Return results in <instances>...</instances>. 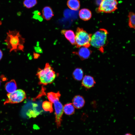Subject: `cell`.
<instances>
[{"instance_id":"52a82bcc","label":"cell","mask_w":135,"mask_h":135,"mask_svg":"<svg viewBox=\"0 0 135 135\" xmlns=\"http://www.w3.org/2000/svg\"><path fill=\"white\" fill-rule=\"evenodd\" d=\"M26 98L25 92L21 89L16 90L14 92L7 94V98L4 104H16L22 102Z\"/></svg>"},{"instance_id":"d4e9b609","label":"cell","mask_w":135,"mask_h":135,"mask_svg":"<svg viewBox=\"0 0 135 135\" xmlns=\"http://www.w3.org/2000/svg\"></svg>"},{"instance_id":"ffe728a7","label":"cell","mask_w":135,"mask_h":135,"mask_svg":"<svg viewBox=\"0 0 135 135\" xmlns=\"http://www.w3.org/2000/svg\"><path fill=\"white\" fill-rule=\"evenodd\" d=\"M37 0H24L23 2V5L26 8H31L37 4Z\"/></svg>"},{"instance_id":"9c48e42d","label":"cell","mask_w":135,"mask_h":135,"mask_svg":"<svg viewBox=\"0 0 135 135\" xmlns=\"http://www.w3.org/2000/svg\"><path fill=\"white\" fill-rule=\"evenodd\" d=\"M92 51L88 48L85 47L81 48L77 52L73 53L78 55L81 59L83 60L88 58L91 54Z\"/></svg>"},{"instance_id":"d6986e66","label":"cell","mask_w":135,"mask_h":135,"mask_svg":"<svg viewBox=\"0 0 135 135\" xmlns=\"http://www.w3.org/2000/svg\"><path fill=\"white\" fill-rule=\"evenodd\" d=\"M135 14L132 12H130L128 16V25L131 28H135Z\"/></svg>"},{"instance_id":"e0dca14e","label":"cell","mask_w":135,"mask_h":135,"mask_svg":"<svg viewBox=\"0 0 135 135\" xmlns=\"http://www.w3.org/2000/svg\"><path fill=\"white\" fill-rule=\"evenodd\" d=\"M63 112L65 114L71 115L73 114L75 112L74 107L72 103H68L63 106Z\"/></svg>"},{"instance_id":"2e32d148","label":"cell","mask_w":135,"mask_h":135,"mask_svg":"<svg viewBox=\"0 0 135 135\" xmlns=\"http://www.w3.org/2000/svg\"><path fill=\"white\" fill-rule=\"evenodd\" d=\"M83 74L84 72L80 68L75 69L72 73L74 78L75 80L78 81L82 80L83 77Z\"/></svg>"},{"instance_id":"7402d4cb","label":"cell","mask_w":135,"mask_h":135,"mask_svg":"<svg viewBox=\"0 0 135 135\" xmlns=\"http://www.w3.org/2000/svg\"><path fill=\"white\" fill-rule=\"evenodd\" d=\"M34 58L35 59H36L38 58L40 56L39 54L34 53Z\"/></svg>"},{"instance_id":"277c9868","label":"cell","mask_w":135,"mask_h":135,"mask_svg":"<svg viewBox=\"0 0 135 135\" xmlns=\"http://www.w3.org/2000/svg\"><path fill=\"white\" fill-rule=\"evenodd\" d=\"M92 34H88L82 28H77L75 35V45L79 48L83 46L88 48L90 46Z\"/></svg>"},{"instance_id":"8992f818","label":"cell","mask_w":135,"mask_h":135,"mask_svg":"<svg viewBox=\"0 0 135 135\" xmlns=\"http://www.w3.org/2000/svg\"><path fill=\"white\" fill-rule=\"evenodd\" d=\"M117 0H102L96 10L98 12L110 13L118 9Z\"/></svg>"},{"instance_id":"ba28073f","label":"cell","mask_w":135,"mask_h":135,"mask_svg":"<svg viewBox=\"0 0 135 135\" xmlns=\"http://www.w3.org/2000/svg\"><path fill=\"white\" fill-rule=\"evenodd\" d=\"M96 83L94 78L90 75H85L83 77L81 83L82 86L88 89L92 88Z\"/></svg>"},{"instance_id":"5b68a950","label":"cell","mask_w":135,"mask_h":135,"mask_svg":"<svg viewBox=\"0 0 135 135\" xmlns=\"http://www.w3.org/2000/svg\"><path fill=\"white\" fill-rule=\"evenodd\" d=\"M60 96V93H59L50 101L54 104L55 110V122L58 128L61 126L64 112L63 106L59 101Z\"/></svg>"},{"instance_id":"7c38bea8","label":"cell","mask_w":135,"mask_h":135,"mask_svg":"<svg viewBox=\"0 0 135 135\" xmlns=\"http://www.w3.org/2000/svg\"><path fill=\"white\" fill-rule=\"evenodd\" d=\"M80 18L84 21H87L90 20L92 16L91 11L89 9L84 8L80 10L79 13Z\"/></svg>"},{"instance_id":"6da1fadb","label":"cell","mask_w":135,"mask_h":135,"mask_svg":"<svg viewBox=\"0 0 135 135\" xmlns=\"http://www.w3.org/2000/svg\"><path fill=\"white\" fill-rule=\"evenodd\" d=\"M7 47L10 52L18 51H23L25 39L19 32L16 30H9L5 40Z\"/></svg>"},{"instance_id":"5bb4252c","label":"cell","mask_w":135,"mask_h":135,"mask_svg":"<svg viewBox=\"0 0 135 135\" xmlns=\"http://www.w3.org/2000/svg\"><path fill=\"white\" fill-rule=\"evenodd\" d=\"M17 85L15 81L14 80L6 82L5 85V88L8 93L12 92L16 90Z\"/></svg>"},{"instance_id":"7a4b0ae2","label":"cell","mask_w":135,"mask_h":135,"mask_svg":"<svg viewBox=\"0 0 135 135\" xmlns=\"http://www.w3.org/2000/svg\"><path fill=\"white\" fill-rule=\"evenodd\" d=\"M58 74L48 63L46 64L44 69L38 68L36 74L39 80V84L43 85L52 83Z\"/></svg>"},{"instance_id":"44dd1931","label":"cell","mask_w":135,"mask_h":135,"mask_svg":"<svg viewBox=\"0 0 135 135\" xmlns=\"http://www.w3.org/2000/svg\"><path fill=\"white\" fill-rule=\"evenodd\" d=\"M40 114L39 112L36 110H31L28 116L30 118H35Z\"/></svg>"},{"instance_id":"8fae6325","label":"cell","mask_w":135,"mask_h":135,"mask_svg":"<svg viewBox=\"0 0 135 135\" xmlns=\"http://www.w3.org/2000/svg\"><path fill=\"white\" fill-rule=\"evenodd\" d=\"M62 34L72 45L75 44V34L74 32L71 30H61Z\"/></svg>"},{"instance_id":"9a60e30c","label":"cell","mask_w":135,"mask_h":135,"mask_svg":"<svg viewBox=\"0 0 135 135\" xmlns=\"http://www.w3.org/2000/svg\"><path fill=\"white\" fill-rule=\"evenodd\" d=\"M68 6L72 10H77L80 7V3L79 0H68L67 2Z\"/></svg>"},{"instance_id":"603a6c76","label":"cell","mask_w":135,"mask_h":135,"mask_svg":"<svg viewBox=\"0 0 135 135\" xmlns=\"http://www.w3.org/2000/svg\"><path fill=\"white\" fill-rule=\"evenodd\" d=\"M3 56V53L2 50H0V60L2 59Z\"/></svg>"},{"instance_id":"4fadbf2b","label":"cell","mask_w":135,"mask_h":135,"mask_svg":"<svg viewBox=\"0 0 135 135\" xmlns=\"http://www.w3.org/2000/svg\"><path fill=\"white\" fill-rule=\"evenodd\" d=\"M43 18L46 20H49L54 16L52 8L50 6L44 7L42 10Z\"/></svg>"},{"instance_id":"3957f363","label":"cell","mask_w":135,"mask_h":135,"mask_svg":"<svg viewBox=\"0 0 135 135\" xmlns=\"http://www.w3.org/2000/svg\"><path fill=\"white\" fill-rule=\"evenodd\" d=\"M108 34V31L105 29H100L92 36L90 45L103 52L104 47L107 42Z\"/></svg>"},{"instance_id":"ac0fdd59","label":"cell","mask_w":135,"mask_h":135,"mask_svg":"<svg viewBox=\"0 0 135 135\" xmlns=\"http://www.w3.org/2000/svg\"><path fill=\"white\" fill-rule=\"evenodd\" d=\"M42 106L43 109L45 111L49 112L50 113L53 112L52 104L50 102L47 100L44 101L43 102Z\"/></svg>"},{"instance_id":"cb8c5ba5","label":"cell","mask_w":135,"mask_h":135,"mask_svg":"<svg viewBox=\"0 0 135 135\" xmlns=\"http://www.w3.org/2000/svg\"><path fill=\"white\" fill-rule=\"evenodd\" d=\"M124 135H133L130 133H127L126 134H125Z\"/></svg>"},{"instance_id":"30bf717a","label":"cell","mask_w":135,"mask_h":135,"mask_svg":"<svg viewBox=\"0 0 135 135\" xmlns=\"http://www.w3.org/2000/svg\"><path fill=\"white\" fill-rule=\"evenodd\" d=\"M72 103L74 108L79 109L84 106L85 104V101L83 96L80 95H77L75 96L73 98Z\"/></svg>"}]
</instances>
